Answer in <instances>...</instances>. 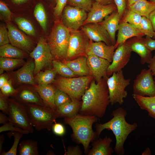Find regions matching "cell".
Returning a JSON list of instances; mask_svg holds the SVG:
<instances>
[{
  "mask_svg": "<svg viewBox=\"0 0 155 155\" xmlns=\"http://www.w3.org/2000/svg\"><path fill=\"white\" fill-rule=\"evenodd\" d=\"M107 80L102 78L98 82L93 80L92 81L82 97L79 114L94 116L98 118L104 116L110 103Z\"/></svg>",
  "mask_w": 155,
  "mask_h": 155,
  "instance_id": "obj_1",
  "label": "cell"
},
{
  "mask_svg": "<svg viewBox=\"0 0 155 155\" xmlns=\"http://www.w3.org/2000/svg\"><path fill=\"white\" fill-rule=\"evenodd\" d=\"M111 115L113 117L109 121L96 124L95 127L97 137H99L104 129L111 131L116 139L114 151L117 155H123L125 153V142L129 134L137 129V124L136 122L130 124L126 121L125 117L127 112L122 107L114 110Z\"/></svg>",
  "mask_w": 155,
  "mask_h": 155,
  "instance_id": "obj_2",
  "label": "cell"
},
{
  "mask_svg": "<svg viewBox=\"0 0 155 155\" xmlns=\"http://www.w3.org/2000/svg\"><path fill=\"white\" fill-rule=\"evenodd\" d=\"M98 118L95 116L78 113L73 117L64 118V123L69 125L72 130V138L77 143L82 144L86 154L89 150L90 142L97 137L92 126L98 121Z\"/></svg>",
  "mask_w": 155,
  "mask_h": 155,
  "instance_id": "obj_3",
  "label": "cell"
},
{
  "mask_svg": "<svg viewBox=\"0 0 155 155\" xmlns=\"http://www.w3.org/2000/svg\"><path fill=\"white\" fill-rule=\"evenodd\" d=\"M70 33L61 20L55 21L47 40L53 60L61 61L66 60Z\"/></svg>",
  "mask_w": 155,
  "mask_h": 155,
  "instance_id": "obj_4",
  "label": "cell"
},
{
  "mask_svg": "<svg viewBox=\"0 0 155 155\" xmlns=\"http://www.w3.org/2000/svg\"><path fill=\"white\" fill-rule=\"evenodd\" d=\"M25 106L32 125L38 131L44 129L50 131L59 117L55 110L49 107L35 104Z\"/></svg>",
  "mask_w": 155,
  "mask_h": 155,
  "instance_id": "obj_5",
  "label": "cell"
},
{
  "mask_svg": "<svg viewBox=\"0 0 155 155\" xmlns=\"http://www.w3.org/2000/svg\"><path fill=\"white\" fill-rule=\"evenodd\" d=\"M93 79L91 75L71 78L61 76L55 80L54 83L56 88L66 93L71 99L80 100Z\"/></svg>",
  "mask_w": 155,
  "mask_h": 155,
  "instance_id": "obj_6",
  "label": "cell"
},
{
  "mask_svg": "<svg viewBox=\"0 0 155 155\" xmlns=\"http://www.w3.org/2000/svg\"><path fill=\"white\" fill-rule=\"evenodd\" d=\"M131 81L130 79L125 78L122 70L113 73L112 76L108 78L106 82L111 105L123 103L124 99L127 95L125 89L130 84Z\"/></svg>",
  "mask_w": 155,
  "mask_h": 155,
  "instance_id": "obj_7",
  "label": "cell"
},
{
  "mask_svg": "<svg viewBox=\"0 0 155 155\" xmlns=\"http://www.w3.org/2000/svg\"><path fill=\"white\" fill-rule=\"evenodd\" d=\"M9 109L8 115L10 121L15 126L26 131L29 133L34 132L26 110L23 105L14 100L8 99Z\"/></svg>",
  "mask_w": 155,
  "mask_h": 155,
  "instance_id": "obj_8",
  "label": "cell"
},
{
  "mask_svg": "<svg viewBox=\"0 0 155 155\" xmlns=\"http://www.w3.org/2000/svg\"><path fill=\"white\" fill-rule=\"evenodd\" d=\"M154 75L148 69L142 70L133 81V94L142 96L155 95V82Z\"/></svg>",
  "mask_w": 155,
  "mask_h": 155,
  "instance_id": "obj_9",
  "label": "cell"
},
{
  "mask_svg": "<svg viewBox=\"0 0 155 155\" xmlns=\"http://www.w3.org/2000/svg\"><path fill=\"white\" fill-rule=\"evenodd\" d=\"M30 54L34 59L35 64L34 74H37L44 67L52 64L53 57L48 42L43 37L40 38L36 47Z\"/></svg>",
  "mask_w": 155,
  "mask_h": 155,
  "instance_id": "obj_10",
  "label": "cell"
},
{
  "mask_svg": "<svg viewBox=\"0 0 155 155\" xmlns=\"http://www.w3.org/2000/svg\"><path fill=\"white\" fill-rule=\"evenodd\" d=\"M62 13L61 20L71 31L78 30L83 25L88 15L85 10L71 5L65 7Z\"/></svg>",
  "mask_w": 155,
  "mask_h": 155,
  "instance_id": "obj_11",
  "label": "cell"
},
{
  "mask_svg": "<svg viewBox=\"0 0 155 155\" xmlns=\"http://www.w3.org/2000/svg\"><path fill=\"white\" fill-rule=\"evenodd\" d=\"M82 31H71L65 60H70L82 56L87 57L86 48L88 40Z\"/></svg>",
  "mask_w": 155,
  "mask_h": 155,
  "instance_id": "obj_12",
  "label": "cell"
},
{
  "mask_svg": "<svg viewBox=\"0 0 155 155\" xmlns=\"http://www.w3.org/2000/svg\"><path fill=\"white\" fill-rule=\"evenodd\" d=\"M131 52L126 42L117 46L114 52L111 63L107 69L108 77L114 72L122 70L129 61Z\"/></svg>",
  "mask_w": 155,
  "mask_h": 155,
  "instance_id": "obj_13",
  "label": "cell"
},
{
  "mask_svg": "<svg viewBox=\"0 0 155 155\" xmlns=\"http://www.w3.org/2000/svg\"><path fill=\"white\" fill-rule=\"evenodd\" d=\"M117 47L115 44L109 45L103 42H93L90 40L87 44L86 53L87 56L95 55L105 59L111 63Z\"/></svg>",
  "mask_w": 155,
  "mask_h": 155,
  "instance_id": "obj_14",
  "label": "cell"
},
{
  "mask_svg": "<svg viewBox=\"0 0 155 155\" xmlns=\"http://www.w3.org/2000/svg\"><path fill=\"white\" fill-rule=\"evenodd\" d=\"M87 62L90 75L96 82L102 78L108 79L107 72L110 63L105 59L94 55L88 56Z\"/></svg>",
  "mask_w": 155,
  "mask_h": 155,
  "instance_id": "obj_15",
  "label": "cell"
},
{
  "mask_svg": "<svg viewBox=\"0 0 155 155\" xmlns=\"http://www.w3.org/2000/svg\"><path fill=\"white\" fill-rule=\"evenodd\" d=\"M7 28L11 44L30 53L33 47L31 39L10 23H7Z\"/></svg>",
  "mask_w": 155,
  "mask_h": 155,
  "instance_id": "obj_16",
  "label": "cell"
},
{
  "mask_svg": "<svg viewBox=\"0 0 155 155\" xmlns=\"http://www.w3.org/2000/svg\"><path fill=\"white\" fill-rule=\"evenodd\" d=\"M117 10L115 3L103 5L95 2L93 3L83 25L89 23H98L106 16Z\"/></svg>",
  "mask_w": 155,
  "mask_h": 155,
  "instance_id": "obj_17",
  "label": "cell"
},
{
  "mask_svg": "<svg viewBox=\"0 0 155 155\" xmlns=\"http://www.w3.org/2000/svg\"><path fill=\"white\" fill-rule=\"evenodd\" d=\"M82 30L90 40L103 42L108 45H113L107 31L98 23H89L83 25Z\"/></svg>",
  "mask_w": 155,
  "mask_h": 155,
  "instance_id": "obj_18",
  "label": "cell"
},
{
  "mask_svg": "<svg viewBox=\"0 0 155 155\" xmlns=\"http://www.w3.org/2000/svg\"><path fill=\"white\" fill-rule=\"evenodd\" d=\"M126 42L131 51L140 56L141 64H148L152 56L151 51L146 45L145 38L142 37H134Z\"/></svg>",
  "mask_w": 155,
  "mask_h": 155,
  "instance_id": "obj_19",
  "label": "cell"
},
{
  "mask_svg": "<svg viewBox=\"0 0 155 155\" xmlns=\"http://www.w3.org/2000/svg\"><path fill=\"white\" fill-rule=\"evenodd\" d=\"M144 35L138 29L127 22L120 20L115 44L118 46L125 42L128 39L134 37H142Z\"/></svg>",
  "mask_w": 155,
  "mask_h": 155,
  "instance_id": "obj_20",
  "label": "cell"
},
{
  "mask_svg": "<svg viewBox=\"0 0 155 155\" xmlns=\"http://www.w3.org/2000/svg\"><path fill=\"white\" fill-rule=\"evenodd\" d=\"M35 68L34 61H27L15 73L16 79L20 84H27L35 86V79L33 75Z\"/></svg>",
  "mask_w": 155,
  "mask_h": 155,
  "instance_id": "obj_21",
  "label": "cell"
},
{
  "mask_svg": "<svg viewBox=\"0 0 155 155\" xmlns=\"http://www.w3.org/2000/svg\"><path fill=\"white\" fill-rule=\"evenodd\" d=\"M113 140L106 136L103 138L95 140L92 142V148L89 150L88 155H111L114 150L111 146Z\"/></svg>",
  "mask_w": 155,
  "mask_h": 155,
  "instance_id": "obj_22",
  "label": "cell"
},
{
  "mask_svg": "<svg viewBox=\"0 0 155 155\" xmlns=\"http://www.w3.org/2000/svg\"><path fill=\"white\" fill-rule=\"evenodd\" d=\"M121 19L117 10L106 16L102 21L98 23L108 34L113 45L116 43L115 34L118 30Z\"/></svg>",
  "mask_w": 155,
  "mask_h": 155,
  "instance_id": "obj_23",
  "label": "cell"
},
{
  "mask_svg": "<svg viewBox=\"0 0 155 155\" xmlns=\"http://www.w3.org/2000/svg\"><path fill=\"white\" fill-rule=\"evenodd\" d=\"M34 89L46 106L55 110V97L56 88L50 84L34 86Z\"/></svg>",
  "mask_w": 155,
  "mask_h": 155,
  "instance_id": "obj_24",
  "label": "cell"
},
{
  "mask_svg": "<svg viewBox=\"0 0 155 155\" xmlns=\"http://www.w3.org/2000/svg\"><path fill=\"white\" fill-rule=\"evenodd\" d=\"M13 96L17 100L26 104H35L46 106L35 89L28 88H22L17 90Z\"/></svg>",
  "mask_w": 155,
  "mask_h": 155,
  "instance_id": "obj_25",
  "label": "cell"
},
{
  "mask_svg": "<svg viewBox=\"0 0 155 155\" xmlns=\"http://www.w3.org/2000/svg\"><path fill=\"white\" fill-rule=\"evenodd\" d=\"M87 57L82 56L70 60H64L62 61L78 76L90 75L89 69L87 62Z\"/></svg>",
  "mask_w": 155,
  "mask_h": 155,
  "instance_id": "obj_26",
  "label": "cell"
},
{
  "mask_svg": "<svg viewBox=\"0 0 155 155\" xmlns=\"http://www.w3.org/2000/svg\"><path fill=\"white\" fill-rule=\"evenodd\" d=\"M82 105L80 100L71 99V101L56 107L55 111L59 117H71L78 114Z\"/></svg>",
  "mask_w": 155,
  "mask_h": 155,
  "instance_id": "obj_27",
  "label": "cell"
},
{
  "mask_svg": "<svg viewBox=\"0 0 155 155\" xmlns=\"http://www.w3.org/2000/svg\"><path fill=\"white\" fill-rule=\"evenodd\" d=\"M132 96L140 108L146 111L150 116L155 119V95L142 96L133 94Z\"/></svg>",
  "mask_w": 155,
  "mask_h": 155,
  "instance_id": "obj_28",
  "label": "cell"
},
{
  "mask_svg": "<svg viewBox=\"0 0 155 155\" xmlns=\"http://www.w3.org/2000/svg\"><path fill=\"white\" fill-rule=\"evenodd\" d=\"M128 8L142 17L148 18L150 13L155 9V3L147 0H141L136 2Z\"/></svg>",
  "mask_w": 155,
  "mask_h": 155,
  "instance_id": "obj_29",
  "label": "cell"
},
{
  "mask_svg": "<svg viewBox=\"0 0 155 155\" xmlns=\"http://www.w3.org/2000/svg\"><path fill=\"white\" fill-rule=\"evenodd\" d=\"M19 155H38V142L32 140L22 141L18 148Z\"/></svg>",
  "mask_w": 155,
  "mask_h": 155,
  "instance_id": "obj_30",
  "label": "cell"
},
{
  "mask_svg": "<svg viewBox=\"0 0 155 155\" xmlns=\"http://www.w3.org/2000/svg\"><path fill=\"white\" fill-rule=\"evenodd\" d=\"M25 56L22 50L11 44H7L0 46L1 57L23 59Z\"/></svg>",
  "mask_w": 155,
  "mask_h": 155,
  "instance_id": "obj_31",
  "label": "cell"
},
{
  "mask_svg": "<svg viewBox=\"0 0 155 155\" xmlns=\"http://www.w3.org/2000/svg\"><path fill=\"white\" fill-rule=\"evenodd\" d=\"M25 62L22 59L5 57L0 58V71L2 74L4 71L11 70L23 65Z\"/></svg>",
  "mask_w": 155,
  "mask_h": 155,
  "instance_id": "obj_32",
  "label": "cell"
},
{
  "mask_svg": "<svg viewBox=\"0 0 155 155\" xmlns=\"http://www.w3.org/2000/svg\"><path fill=\"white\" fill-rule=\"evenodd\" d=\"M57 73L54 69L40 71L36 74L35 80L39 85H46L54 82Z\"/></svg>",
  "mask_w": 155,
  "mask_h": 155,
  "instance_id": "obj_33",
  "label": "cell"
},
{
  "mask_svg": "<svg viewBox=\"0 0 155 155\" xmlns=\"http://www.w3.org/2000/svg\"><path fill=\"white\" fill-rule=\"evenodd\" d=\"M52 65L57 73L62 77L67 78L78 77L69 67L62 61L53 60Z\"/></svg>",
  "mask_w": 155,
  "mask_h": 155,
  "instance_id": "obj_34",
  "label": "cell"
},
{
  "mask_svg": "<svg viewBox=\"0 0 155 155\" xmlns=\"http://www.w3.org/2000/svg\"><path fill=\"white\" fill-rule=\"evenodd\" d=\"M33 14L42 29L46 31L47 26V16L44 7L42 3H39L36 5Z\"/></svg>",
  "mask_w": 155,
  "mask_h": 155,
  "instance_id": "obj_35",
  "label": "cell"
},
{
  "mask_svg": "<svg viewBox=\"0 0 155 155\" xmlns=\"http://www.w3.org/2000/svg\"><path fill=\"white\" fill-rule=\"evenodd\" d=\"M121 21L127 22L138 29L142 16L128 8L123 15Z\"/></svg>",
  "mask_w": 155,
  "mask_h": 155,
  "instance_id": "obj_36",
  "label": "cell"
},
{
  "mask_svg": "<svg viewBox=\"0 0 155 155\" xmlns=\"http://www.w3.org/2000/svg\"><path fill=\"white\" fill-rule=\"evenodd\" d=\"M14 21L19 29L27 34L32 36L35 35L36 32L34 27L27 19L18 17L14 19Z\"/></svg>",
  "mask_w": 155,
  "mask_h": 155,
  "instance_id": "obj_37",
  "label": "cell"
},
{
  "mask_svg": "<svg viewBox=\"0 0 155 155\" xmlns=\"http://www.w3.org/2000/svg\"><path fill=\"white\" fill-rule=\"evenodd\" d=\"M138 29L145 35L152 38L155 34V31L151 21L145 17H142Z\"/></svg>",
  "mask_w": 155,
  "mask_h": 155,
  "instance_id": "obj_38",
  "label": "cell"
},
{
  "mask_svg": "<svg viewBox=\"0 0 155 155\" xmlns=\"http://www.w3.org/2000/svg\"><path fill=\"white\" fill-rule=\"evenodd\" d=\"M21 133L17 131H10L7 133V135L9 138L13 136L14 142L11 147L7 152L2 151L0 154L1 155H16L17 154L18 146L20 141L23 135Z\"/></svg>",
  "mask_w": 155,
  "mask_h": 155,
  "instance_id": "obj_39",
  "label": "cell"
},
{
  "mask_svg": "<svg viewBox=\"0 0 155 155\" xmlns=\"http://www.w3.org/2000/svg\"><path fill=\"white\" fill-rule=\"evenodd\" d=\"M71 99L69 95L63 91L56 88L55 101L56 107L65 103L70 102Z\"/></svg>",
  "mask_w": 155,
  "mask_h": 155,
  "instance_id": "obj_40",
  "label": "cell"
},
{
  "mask_svg": "<svg viewBox=\"0 0 155 155\" xmlns=\"http://www.w3.org/2000/svg\"><path fill=\"white\" fill-rule=\"evenodd\" d=\"M71 6L82 9L89 11L92 6V0H68L67 3Z\"/></svg>",
  "mask_w": 155,
  "mask_h": 155,
  "instance_id": "obj_41",
  "label": "cell"
},
{
  "mask_svg": "<svg viewBox=\"0 0 155 155\" xmlns=\"http://www.w3.org/2000/svg\"><path fill=\"white\" fill-rule=\"evenodd\" d=\"M0 88V92L6 97L13 96L17 92V90L13 87L11 80H10Z\"/></svg>",
  "mask_w": 155,
  "mask_h": 155,
  "instance_id": "obj_42",
  "label": "cell"
},
{
  "mask_svg": "<svg viewBox=\"0 0 155 155\" xmlns=\"http://www.w3.org/2000/svg\"><path fill=\"white\" fill-rule=\"evenodd\" d=\"M7 131L18 132L23 134H28L29 133V132L26 131L15 126L10 121L7 122L0 127V133Z\"/></svg>",
  "mask_w": 155,
  "mask_h": 155,
  "instance_id": "obj_43",
  "label": "cell"
},
{
  "mask_svg": "<svg viewBox=\"0 0 155 155\" xmlns=\"http://www.w3.org/2000/svg\"><path fill=\"white\" fill-rule=\"evenodd\" d=\"M0 12L1 17L5 20L7 21L11 20V12L6 5L1 1H0Z\"/></svg>",
  "mask_w": 155,
  "mask_h": 155,
  "instance_id": "obj_44",
  "label": "cell"
},
{
  "mask_svg": "<svg viewBox=\"0 0 155 155\" xmlns=\"http://www.w3.org/2000/svg\"><path fill=\"white\" fill-rule=\"evenodd\" d=\"M10 41L8 31L5 26L1 25L0 27V46L9 44Z\"/></svg>",
  "mask_w": 155,
  "mask_h": 155,
  "instance_id": "obj_45",
  "label": "cell"
},
{
  "mask_svg": "<svg viewBox=\"0 0 155 155\" xmlns=\"http://www.w3.org/2000/svg\"><path fill=\"white\" fill-rule=\"evenodd\" d=\"M68 0H56V5L54 9V14L57 18L59 17L62 13Z\"/></svg>",
  "mask_w": 155,
  "mask_h": 155,
  "instance_id": "obj_46",
  "label": "cell"
},
{
  "mask_svg": "<svg viewBox=\"0 0 155 155\" xmlns=\"http://www.w3.org/2000/svg\"><path fill=\"white\" fill-rule=\"evenodd\" d=\"M114 1L117 11L121 19L126 10L127 0H114Z\"/></svg>",
  "mask_w": 155,
  "mask_h": 155,
  "instance_id": "obj_47",
  "label": "cell"
},
{
  "mask_svg": "<svg viewBox=\"0 0 155 155\" xmlns=\"http://www.w3.org/2000/svg\"><path fill=\"white\" fill-rule=\"evenodd\" d=\"M52 129L54 134L59 136H62L65 133L64 126L61 123L55 122L53 124Z\"/></svg>",
  "mask_w": 155,
  "mask_h": 155,
  "instance_id": "obj_48",
  "label": "cell"
},
{
  "mask_svg": "<svg viewBox=\"0 0 155 155\" xmlns=\"http://www.w3.org/2000/svg\"><path fill=\"white\" fill-rule=\"evenodd\" d=\"M7 98L0 92V110L4 113L8 115L9 103L8 99Z\"/></svg>",
  "mask_w": 155,
  "mask_h": 155,
  "instance_id": "obj_49",
  "label": "cell"
},
{
  "mask_svg": "<svg viewBox=\"0 0 155 155\" xmlns=\"http://www.w3.org/2000/svg\"><path fill=\"white\" fill-rule=\"evenodd\" d=\"M82 154V152L80 147L76 146L68 147L65 155H81Z\"/></svg>",
  "mask_w": 155,
  "mask_h": 155,
  "instance_id": "obj_50",
  "label": "cell"
},
{
  "mask_svg": "<svg viewBox=\"0 0 155 155\" xmlns=\"http://www.w3.org/2000/svg\"><path fill=\"white\" fill-rule=\"evenodd\" d=\"M145 42L146 47L150 51L155 50V39L146 36Z\"/></svg>",
  "mask_w": 155,
  "mask_h": 155,
  "instance_id": "obj_51",
  "label": "cell"
},
{
  "mask_svg": "<svg viewBox=\"0 0 155 155\" xmlns=\"http://www.w3.org/2000/svg\"><path fill=\"white\" fill-rule=\"evenodd\" d=\"M148 67L152 72L155 82V54L152 57L148 62Z\"/></svg>",
  "mask_w": 155,
  "mask_h": 155,
  "instance_id": "obj_52",
  "label": "cell"
},
{
  "mask_svg": "<svg viewBox=\"0 0 155 155\" xmlns=\"http://www.w3.org/2000/svg\"><path fill=\"white\" fill-rule=\"evenodd\" d=\"M10 121L9 117H7L4 113L0 112V123L4 124L8 121Z\"/></svg>",
  "mask_w": 155,
  "mask_h": 155,
  "instance_id": "obj_53",
  "label": "cell"
},
{
  "mask_svg": "<svg viewBox=\"0 0 155 155\" xmlns=\"http://www.w3.org/2000/svg\"><path fill=\"white\" fill-rule=\"evenodd\" d=\"M148 18L151 21L155 31V9L150 13Z\"/></svg>",
  "mask_w": 155,
  "mask_h": 155,
  "instance_id": "obj_54",
  "label": "cell"
},
{
  "mask_svg": "<svg viewBox=\"0 0 155 155\" xmlns=\"http://www.w3.org/2000/svg\"><path fill=\"white\" fill-rule=\"evenodd\" d=\"M9 80L7 76L4 74H1L0 76V88L5 84Z\"/></svg>",
  "mask_w": 155,
  "mask_h": 155,
  "instance_id": "obj_55",
  "label": "cell"
},
{
  "mask_svg": "<svg viewBox=\"0 0 155 155\" xmlns=\"http://www.w3.org/2000/svg\"><path fill=\"white\" fill-rule=\"evenodd\" d=\"M96 2L103 5H107L114 3V0H95Z\"/></svg>",
  "mask_w": 155,
  "mask_h": 155,
  "instance_id": "obj_56",
  "label": "cell"
},
{
  "mask_svg": "<svg viewBox=\"0 0 155 155\" xmlns=\"http://www.w3.org/2000/svg\"><path fill=\"white\" fill-rule=\"evenodd\" d=\"M4 140V137L3 134L0 136V154L2 151V146Z\"/></svg>",
  "mask_w": 155,
  "mask_h": 155,
  "instance_id": "obj_57",
  "label": "cell"
},
{
  "mask_svg": "<svg viewBox=\"0 0 155 155\" xmlns=\"http://www.w3.org/2000/svg\"><path fill=\"white\" fill-rule=\"evenodd\" d=\"M142 155H151V150L148 147L142 153Z\"/></svg>",
  "mask_w": 155,
  "mask_h": 155,
  "instance_id": "obj_58",
  "label": "cell"
},
{
  "mask_svg": "<svg viewBox=\"0 0 155 155\" xmlns=\"http://www.w3.org/2000/svg\"><path fill=\"white\" fill-rule=\"evenodd\" d=\"M141 0H127L128 7L131 6L136 2Z\"/></svg>",
  "mask_w": 155,
  "mask_h": 155,
  "instance_id": "obj_59",
  "label": "cell"
},
{
  "mask_svg": "<svg viewBox=\"0 0 155 155\" xmlns=\"http://www.w3.org/2000/svg\"><path fill=\"white\" fill-rule=\"evenodd\" d=\"M12 2L14 3L17 4H20L24 3L27 1L28 0H11Z\"/></svg>",
  "mask_w": 155,
  "mask_h": 155,
  "instance_id": "obj_60",
  "label": "cell"
},
{
  "mask_svg": "<svg viewBox=\"0 0 155 155\" xmlns=\"http://www.w3.org/2000/svg\"><path fill=\"white\" fill-rule=\"evenodd\" d=\"M150 1L152 2L155 3V0H150Z\"/></svg>",
  "mask_w": 155,
  "mask_h": 155,
  "instance_id": "obj_61",
  "label": "cell"
},
{
  "mask_svg": "<svg viewBox=\"0 0 155 155\" xmlns=\"http://www.w3.org/2000/svg\"><path fill=\"white\" fill-rule=\"evenodd\" d=\"M152 38L153 39H155V34Z\"/></svg>",
  "mask_w": 155,
  "mask_h": 155,
  "instance_id": "obj_62",
  "label": "cell"
}]
</instances>
